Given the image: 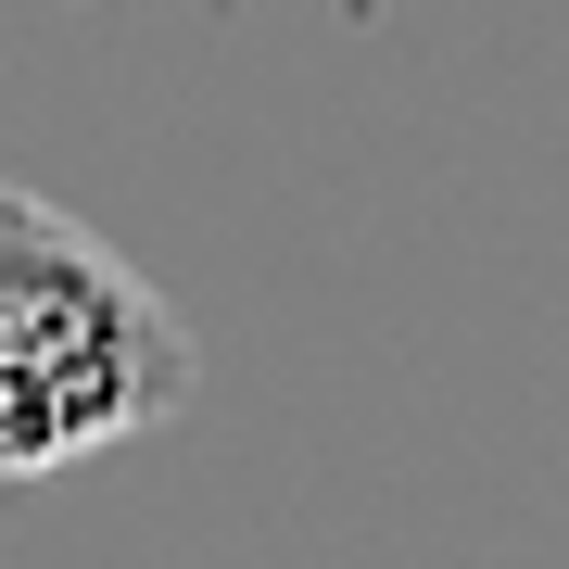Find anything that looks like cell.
<instances>
[{
	"mask_svg": "<svg viewBox=\"0 0 569 569\" xmlns=\"http://www.w3.org/2000/svg\"><path fill=\"white\" fill-rule=\"evenodd\" d=\"M190 317L89 216L0 178V481H63L140 443L190 406Z\"/></svg>",
	"mask_w": 569,
	"mask_h": 569,
	"instance_id": "cell-1",
	"label": "cell"
}]
</instances>
